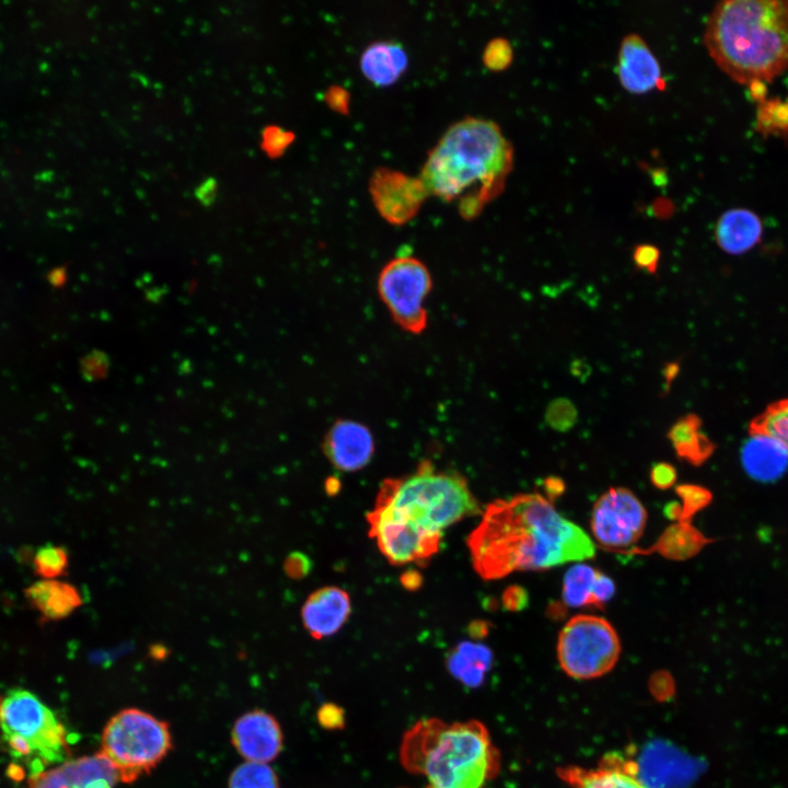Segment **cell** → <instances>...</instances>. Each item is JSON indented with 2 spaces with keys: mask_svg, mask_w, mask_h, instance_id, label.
Wrapping results in <instances>:
<instances>
[{
  "mask_svg": "<svg viewBox=\"0 0 788 788\" xmlns=\"http://www.w3.org/2000/svg\"><path fill=\"white\" fill-rule=\"evenodd\" d=\"M569 788H652L642 777L637 761L609 753L595 767L567 765L557 769Z\"/></svg>",
  "mask_w": 788,
  "mask_h": 788,
  "instance_id": "cell-13",
  "label": "cell"
},
{
  "mask_svg": "<svg viewBox=\"0 0 788 788\" xmlns=\"http://www.w3.org/2000/svg\"><path fill=\"white\" fill-rule=\"evenodd\" d=\"M680 372V361H669L663 366L662 376L664 379L663 394H668L673 381Z\"/></svg>",
  "mask_w": 788,
  "mask_h": 788,
  "instance_id": "cell-43",
  "label": "cell"
},
{
  "mask_svg": "<svg viewBox=\"0 0 788 788\" xmlns=\"http://www.w3.org/2000/svg\"><path fill=\"white\" fill-rule=\"evenodd\" d=\"M633 260L639 270L654 275L660 260V250L652 244H638L634 247Z\"/></svg>",
  "mask_w": 788,
  "mask_h": 788,
  "instance_id": "cell-33",
  "label": "cell"
},
{
  "mask_svg": "<svg viewBox=\"0 0 788 788\" xmlns=\"http://www.w3.org/2000/svg\"><path fill=\"white\" fill-rule=\"evenodd\" d=\"M746 471L758 479H773L787 466L788 454L769 437L752 433L742 449Z\"/></svg>",
  "mask_w": 788,
  "mask_h": 788,
  "instance_id": "cell-22",
  "label": "cell"
},
{
  "mask_svg": "<svg viewBox=\"0 0 788 788\" xmlns=\"http://www.w3.org/2000/svg\"><path fill=\"white\" fill-rule=\"evenodd\" d=\"M502 604L507 611L520 612L529 605V593L521 586H510L502 594Z\"/></svg>",
  "mask_w": 788,
  "mask_h": 788,
  "instance_id": "cell-38",
  "label": "cell"
},
{
  "mask_svg": "<svg viewBox=\"0 0 788 788\" xmlns=\"http://www.w3.org/2000/svg\"><path fill=\"white\" fill-rule=\"evenodd\" d=\"M700 419L695 414L679 418L667 432L680 459L691 464H700L712 451V444L700 431Z\"/></svg>",
  "mask_w": 788,
  "mask_h": 788,
  "instance_id": "cell-23",
  "label": "cell"
},
{
  "mask_svg": "<svg viewBox=\"0 0 788 788\" xmlns=\"http://www.w3.org/2000/svg\"><path fill=\"white\" fill-rule=\"evenodd\" d=\"M616 73L623 89L633 94L648 93L664 83L658 59L638 34L622 39Z\"/></svg>",
  "mask_w": 788,
  "mask_h": 788,
  "instance_id": "cell-16",
  "label": "cell"
},
{
  "mask_svg": "<svg viewBox=\"0 0 788 788\" xmlns=\"http://www.w3.org/2000/svg\"><path fill=\"white\" fill-rule=\"evenodd\" d=\"M369 192L376 211L391 224L412 220L429 196L419 176L381 166L369 179Z\"/></svg>",
  "mask_w": 788,
  "mask_h": 788,
  "instance_id": "cell-11",
  "label": "cell"
},
{
  "mask_svg": "<svg viewBox=\"0 0 788 788\" xmlns=\"http://www.w3.org/2000/svg\"><path fill=\"white\" fill-rule=\"evenodd\" d=\"M376 288L396 325L410 334L425 331L426 300L432 290V277L420 259L410 255L391 259L381 269Z\"/></svg>",
  "mask_w": 788,
  "mask_h": 788,
  "instance_id": "cell-9",
  "label": "cell"
},
{
  "mask_svg": "<svg viewBox=\"0 0 788 788\" xmlns=\"http://www.w3.org/2000/svg\"><path fill=\"white\" fill-rule=\"evenodd\" d=\"M401 760L427 788H485L500 769L499 751L477 720H419L403 738Z\"/></svg>",
  "mask_w": 788,
  "mask_h": 788,
  "instance_id": "cell-5",
  "label": "cell"
},
{
  "mask_svg": "<svg viewBox=\"0 0 788 788\" xmlns=\"http://www.w3.org/2000/svg\"><path fill=\"white\" fill-rule=\"evenodd\" d=\"M598 569L587 564H575L563 579V603L572 609L591 606L592 591Z\"/></svg>",
  "mask_w": 788,
  "mask_h": 788,
  "instance_id": "cell-25",
  "label": "cell"
},
{
  "mask_svg": "<svg viewBox=\"0 0 788 788\" xmlns=\"http://www.w3.org/2000/svg\"><path fill=\"white\" fill-rule=\"evenodd\" d=\"M483 62L491 71L506 70L512 62L513 50L503 37L493 38L484 48Z\"/></svg>",
  "mask_w": 788,
  "mask_h": 788,
  "instance_id": "cell-32",
  "label": "cell"
},
{
  "mask_svg": "<svg viewBox=\"0 0 788 788\" xmlns=\"http://www.w3.org/2000/svg\"><path fill=\"white\" fill-rule=\"evenodd\" d=\"M513 169V147L493 120L467 116L450 125L428 151L420 179L429 195L457 199L464 219L498 197Z\"/></svg>",
  "mask_w": 788,
  "mask_h": 788,
  "instance_id": "cell-3",
  "label": "cell"
},
{
  "mask_svg": "<svg viewBox=\"0 0 788 788\" xmlns=\"http://www.w3.org/2000/svg\"><path fill=\"white\" fill-rule=\"evenodd\" d=\"M564 606H565V604L563 602L561 603L554 602L553 604H551L548 606L547 614L549 615L551 618H561L566 613V610Z\"/></svg>",
  "mask_w": 788,
  "mask_h": 788,
  "instance_id": "cell-45",
  "label": "cell"
},
{
  "mask_svg": "<svg viewBox=\"0 0 788 788\" xmlns=\"http://www.w3.org/2000/svg\"><path fill=\"white\" fill-rule=\"evenodd\" d=\"M751 433L772 438L788 454V398L769 405L758 415L751 424Z\"/></svg>",
  "mask_w": 788,
  "mask_h": 788,
  "instance_id": "cell-26",
  "label": "cell"
},
{
  "mask_svg": "<svg viewBox=\"0 0 788 788\" xmlns=\"http://www.w3.org/2000/svg\"><path fill=\"white\" fill-rule=\"evenodd\" d=\"M615 589L613 579L598 570L592 591L591 606L603 610L605 604L614 596Z\"/></svg>",
  "mask_w": 788,
  "mask_h": 788,
  "instance_id": "cell-34",
  "label": "cell"
},
{
  "mask_svg": "<svg viewBox=\"0 0 788 788\" xmlns=\"http://www.w3.org/2000/svg\"><path fill=\"white\" fill-rule=\"evenodd\" d=\"M317 721L324 729L338 730L345 726L344 710L333 703L323 704L316 712Z\"/></svg>",
  "mask_w": 788,
  "mask_h": 788,
  "instance_id": "cell-35",
  "label": "cell"
},
{
  "mask_svg": "<svg viewBox=\"0 0 788 788\" xmlns=\"http://www.w3.org/2000/svg\"><path fill=\"white\" fill-rule=\"evenodd\" d=\"M24 595L46 621L66 618L82 604L79 590L57 579L38 580L24 590Z\"/></svg>",
  "mask_w": 788,
  "mask_h": 788,
  "instance_id": "cell-19",
  "label": "cell"
},
{
  "mask_svg": "<svg viewBox=\"0 0 788 788\" xmlns=\"http://www.w3.org/2000/svg\"><path fill=\"white\" fill-rule=\"evenodd\" d=\"M570 371H571L572 375H575L578 379H587L591 372V368L588 366V363L584 360L577 359L571 362Z\"/></svg>",
  "mask_w": 788,
  "mask_h": 788,
  "instance_id": "cell-44",
  "label": "cell"
},
{
  "mask_svg": "<svg viewBox=\"0 0 788 788\" xmlns=\"http://www.w3.org/2000/svg\"><path fill=\"white\" fill-rule=\"evenodd\" d=\"M491 661L493 654L488 647L462 641L450 652L447 665L452 675L465 685L474 687L483 682Z\"/></svg>",
  "mask_w": 788,
  "mask_h": 788,
  "instance_id": "cell-24",
  "label": "cell"
},
{
  "mask_svg": "<svg viewBox=\"0 0 788 788\" xmlns=\"http://www.w3.org/2000/svg\"><path fill=\"white\" fill-rule=\"evenodd\" d=\"M648 514L638 497L625 487H612L594 502L590 526L606 551L624 552L642 535Z\"/></svg>",
  "mask_w": 788,
  "mask_h": 788,
  "instance_id": "cell-10",
  "label": "cell"
},
{
  "mask_svg": "<svg viewBox=\"0 0 788 788\" xmlns=\"http://www.w3.org/2000/svg\"><path fill=\"white\" fill-rule=\"evenodd\" d=\"M292 135L281 129H271L266 138L268 150L271 153L279 154L291 142Z\"/></svg>",
  "mask_w": 788,
  "mask_h": 788,
  "instance_id": "cell-40",
  "label": "cell"
},
{
  "mask_svg": "<svg viewBox=\"0 0 788 788\" xmlns=\"http://www.w3.org/2000/svg\"><path fill=\"white\" fill-rule=\"evenodd\" d=\"M325 103L339 114L349 113L350 93L340 85H331L324 93Z\"/></svg>",
  "mask_w": 788,
  "mask_h": 788,
  "instance_id": "cell-37",
  "label": "cell"
},
{
  "mask_svg": "<svg viewBox=\"0 0 788 788\" xmlns=\"http://www.w3.org/2000/svg\"><path fill=\"white\" fill-rule=\"evenodd\" d=\"M285 570L291 578H301L309 570V561L306 557L300 553L290 554L285 561Z\"/></svg>",
  "mask_w": 788,
  "mask_h": 788,
  "instance_id": "cell-39",
  "label": "cell"
},
{
  "mask_svg": "<svg viewBox=\"0 0 788 788\" xmlns=\"http://www.w3.org/2000/svg\"><path fill=\"white\" fill-rule=\"evenodd\" d=\"M755 129L764 136H788V99L758 102Z\"/></svg>",
  "mask_w": 788,
  "mask_h": 788,
  "instance_id": "cell-27",
  "label": "cell"
},
{
  "mask_svg": "<svg viewBox=\"0 0 788 788\" xmlns=\"http://www.w3.org/2000/svg\"><path fill=\"white\" fill-rule=\"evenodd\" d=\"M622 651L614 626L604 617L578 614L559 631L556 652L560 669L576 680H592L607 674Z\"/></svg>",
  "mask_w": 788,
  "mask_h": 788,
  "instance_id": "cell-8",
  "label": "cell"
},
{
  "mask_svg": "<svg viewBox=\"0 0 788 788\" xmlns=\"http://www.w3.org/2000/svg\"><path fill=\"white\" fill-rule=\"evenodd\" d=\"M2 739L12 756L28 763L32 774L68 754L67 732L54 711L35 694L13 688L0 705Z\"/></svg>",
  "mask_w": 788,
  "mask_h": 788,
  "instance_id": "cell-6",
  "label": "cell"
},
{
  "mask_svg": "<svg viewBox=\"0 0 788 788\" xmlns=\"http://www.w3.org/2000/svg\"><path fill=\"white\" fill-rule=\"evenodd\" d=\"M408 63L404 46L389 39L370 43L360 56L361 72L379 86L395 83L406 71Z\"/></svg>",
  "mask_w": 788,
  "mask_h": 788,
  "instance_id": "cell-18",
  "label": "cell"
},
{
  "mask_svg": "<svg viewBox=\"0 0 788 788\" xmlns=\"http://www.w3.org/2000/svg\"><path fill=\"white\" fill-rule=\"evenodd\" d=\"M118 780L114 766L99 752L31 775L27 788H113Z\"/></svg>",
  "mask_w": 788,
  "mask_h": 788,
  "instance_id": "cell-12",
  "label": "cell"
},
{
  "mask_svg": "<svg viewBox=\"0 0 788 788\" xmlns=\"http://www.w3.org/2000/svg\"><path fill=\"white\" fill-rule=\"evenodd\" d=\"M231 739L234 748L246 762L265 764L279 755L283 744L278 721L270 714L259 709L248 711L235 720Z\"/></svg>",
  "mask_w": 788,
  "mask_h": 788,
  "instance_id": "cell-14",
  "label": "cell"
},
{
  "mask_svg": "<svg viewBox=\"0 0 788 788\" xmlns=\"http://www.w3.org/2000/svg\"><path fill=\"white\" fill-rule=\"evenodd\" d=\"M323 450L336 468L356 472L372 459L374 439L366 425L351 419H339L326 432Z\"/></svg>",
  "mask_w": 788,
  "mask_h": 788,
  "instance_id": "cell-15",
  "label": "cell"
},
{
  "mask_svg": "<svg viewBox=\"0 0 788 788\" xmlns=\"http://www.w3.org/2000/svg\"><path fill=\"white\" fill-rule=\"evenodd\" d=\"M649 478L656 488L665 490L675 484L676 470L670 463L658 462L651 466Z\"/></svg>",
  "mask_w": 788,
  "mask_h": 788,
  "instance_id": "cell-36",
  "label": "cell"
},
{
  "mask_svg": "<svg viewBox=\"0 0 788 788\" xmlns=\"http://www.w3.org/2000/svg\"><path fill=\"white\" fill-rule=\"evenodd\" d=\"M69 565V556L62 546L47 544L35 553L33 566L42 579H56L62 576Z\"/></svg>",
  "mask_w": 788,
  "mask_h": 788,
  "instance_id": "cell-30",
  "label": "cell"
},
{
  "mask_svg": "<svg viewBox=\"0 0 788 788\" xmlns=\"http://www.w3.org/2000/svg\"><path fill=\"white\" fill-rule=\"evenodd\" d=\"M101 753L119 780L132 783L152 770L172 749L169 725L137 708L114 715L104 727Z\"/></svg>",
  "mask_w": 788,
  "mask_h": 788,
  "instance_id": "cell-7",
  "label": "cell"
},
{
  "mask_svg": "<svg viewBox=\"0 0 788 788\" xmlns=\"http://www.w3.org/2000/svg\"><path fill=\"white\" fill-rule=\"evenodd\" d=\"M480 513L463 476L437 471L427 461L410 475L385 479L367 521L385 558L406 565L430 558L447 528Z\"/></svg>",
  "mask_w": 788,
  "mask_h": 788,
  "instance_id": "cell-2",
  "label": "cell"
},
{
  "mask_svg": "<svg viewBox=\"0 0 788 788\" xmlns=\"http://www.w3.org/2000/svg\"><path fill=\"white\" fill-rule=\"evenodd\" d=\"M351 612L349 594L338 587H323L304 602L301 617L305 629L315 639L337 633Z\"/></svg>",
  "mask_w": 788,
  "mask_h": 788,
  "instance_id": "cell-17",
  "label": "cell"
},
{
  "mask_svg": "<svg viewBox=\"0 0 788 788\" xmlns=\"http://www.w3.org/2000/svg\"><path fill=\"white\" fill-rule=\"evenodd\" d=\"M704 45L733 81L766 84L788 70V0H726L711 11Z\"/></svg>",
  "mask_w": 788,
  "mask_h": 788,
  "instance_id": "cell-4",
  "label": "cell"
},
{
  "mask_svg": "<svg viewBox=\"0 0 788 788\" xmlns=\"http://www.w3.org/2000/svg\"><path fill=\"white\" fill-rule=\"evenodd\" d=\"M543 489L546 495L545 497L553 502L565 491V483L557 476H548L543 482Z\"/></svg>",
  "mask_w": 788,
  "mask_h": 788,
  "instance_id": "cell-42",
  "label": "cell"
},
{
  "mask_svg": "<svg viewBox=\"0 0 788 788\" xmlns=\"http://www.w3.org/2000/svg\"><path fill=\"white\" fill-rule=\"evenodd\" d=\"M474 569L485 580L519 570H546L595 556L586 531L538 493L490 502L467 537Z\"/></svg>",
  "mask_w": 788,
  "mask_h": 788,
  "instance_id": "cell-1",
  "label": "cell"
},
{
  "mask_svg": "<svg viewBox=\"0 0 788 788\" xmlns=\"http://www.w3.org/2000/svg\"><path fill=\"white\" fill-rule=\"evenodd\" d=\"M217 182L212 177L205 179L195 190L196 198L205 206L211 205L217 196Z\"/></svg>",
  "mask_w": 788,
  "mask_h": 788,
  "instance_id": "cell-41",
  "label": "cell"
},
{
  "mask_svg": "<svg viewBox=\"0 0 788 788\" xmlns=\"http://www.w3.org/2000/svg\"><path fill=\"white\" fill-rule=\"evenodd\" d=\"M675 493L683 505L673 501L664 507L665 515L675 521L688 522L691 517L709 500L708 491L694 485H680L675 488Z\"/></svg>",
  "mask_w": 788,
  "mask_h": 788,
  "instance_id": "cell-29",
  "label": "cell"
},
{
  "mask_svg": "<svg viewBox=\"0 0 788 788\" xmlns=\"http://www.w3.org/2000/svg\"><path fill=\"white\" fill-rule=\"evenodd\" d=\"M577 419L578 410L575 404L564 397L552 401L545 412V420L548 426L560 432L570 430Z\"/></svg>",
  "mask_w": 788,
  "mask_h": 788,
  "instance_id": "cell-31",
  "label": "cell"
},
{
  "mask_svg": "<svg viewBox=\"0 0 788 788\" xmlns=\"http://www.w3.org/2000/svg\"><path fill=\"white\" fill-rule=\"evenodd\" d=\"M762 232L761 219L753 211L734 208L719 217L716 240L725 252L738 255L752 248L760 241Z\"/></svg>",
  "mask_w": 788,
  "mask_h": 788,
  "instance_id": "cell-20",
  "label": "cell"
},
{
  "mask_svg": "<svg viewBox=\"0 0 788 788\" xmlns=\"http://www.w3.org/2000/svg\"><path fill=\"white\" fill-rule=\"evenodd\" d=\"M228 788H280L275 770L265 763L245 762L231 773Z\"/></svg>",
  "mask_w": 788,
  "mask_h": 788,
  "instance_id": "cell-28",
  "label": "cell"
},
{
  "mask_svg": "<svg viewBox=\"0 0 788 788\" xmlns=\"http://www.w3.org/2000/svg\"><path fill=\"white\" fill-rule=\"evenodd\" d=\"M705 541L690 522L676 521L668 526L650 547H630L619 554L631 556L657 553L670 560H684L693 556Z\"/></svg>",
  "mask_w": 788,
  "mask_h": 788,
  "instance_id": "cell-21",
  "label": "cell"
}]
</instances>
